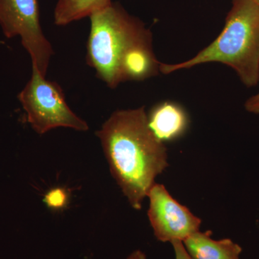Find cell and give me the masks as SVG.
I'll return each mask as SVG.
<instances>
[{
    "mask_svg": "<svg viewBox=\"0 0 259 259\" xmlns=\"http://www.w3.org/2000/svg\"><path fill=\"white\" fill-rule=\"evenodd\" d=\"M111 4V0H59L54 10V23L64 26Z\"/></svg>",
    "mask_w": 259,
    "mask_h": 259,
    "instance_id": "obj_9",
    "label": "cell"
},
{
    "mask_svg": "<svg viewBox=\"0 0 259 259\" xmlns=\"http://www.w3.org/2000/svg\"><path fill=\"white\" fill-rule=\"evenodd\" d=\"M0 26L7 38L20 37L32 66L47 76L54 50L42 30L37 0H0Z\"/></svg>",
    "mask_w": 259,
    "mask_h": 259,
    "instance_id": "obj_5",
    "label": "cell"
},
{
    "mask_svg": "<svg viewBox=\"0 0 259 259\" xmlns=\"http://www.w3.org/2000/svg\"><path fill=\"white\" fill-rule=\"evenodd\" d=\"M87 63L97 77L110 88L122 82V70L130 54L142 46L152 44V34L144 24L112 3L90 17Z\"/></svg>",
    "mask_w": 259,
    "mask_h": 259,
    "instance_id": "obj_3",
    "label": "cell"
},
{
    "mask_svg": "<svg viewBox=\"0 0 259 259\" xmlns=\"http://www.w3.org/2000/svg\"><path fill=\"white\" fill-rule=\"evenodd\" d=\"M244 106L247 111L259 115V93L248 98L245 102Z\"/></svg>",
    "mask_w": 259,
    "mask_h": 259,
    "instance_id": "obj_12",
    "label": "cell"
},
{
    "mask_svg": "<svg viewBox=\"0 0 259 259\" xmlns=\"http://www.w3.org/2000/svg\"><path fill=\"white\" fill-rule=\"evenodd\" d=\"M127 259H146V255L141 250H136L133 252Z\"/></svg>",
    "mask_w": 259,
    "mask_h": 259,
    "instance_id": "obj_13",
    "label": "cell"
},
{
    "mask_svg": "<svg viewBox=\"0 0 259 259\" xmlns=\"http://www.w3.org/2000/svg\"><path fill=\"white\" fill-rule=\"evenodd\" d=\"M212 231H200L183 241L192 259H240L241 247L229 238L214 240Z\"/></svg>",
    "mask_w": 259,
    "mask_h": 259,
    "instance_id": "obj_8",
    "label": "cell"
},
{
    "mask_svg": "<svg viewBox=\"0 0 259 259\" xmlns=\"http://www.w3.org/2000/svg\"><path fill=\"white\" fill-rule=\"evenodd\" d=\"M171 243L173 245L174 250H175L176 259H192L186 250L183 242L175 241H172Z\"/></svg>",
    "mask_w": 259,
    "mask_h": 259,
    "instance_id": "obj_11",
    "label": "cell"
},
{
    "mask_svg": "<svg viewBox=\"0 0 259 259\" xmlns=\"http://www.w3.org/2000/svg\"><path fill=\"white\" fill-rule=\"evenodd\" d=\"M252 1L254 2V3H256V4L259 6V0H252Z\"/></svg>",
    "mask_w": 259,
    "mask_h": 259,
    "instance_id": "obj_14",
    "label": "cell"
},
{
    "mask_svg": "<svg viewBox=\"0 0 259 259\" xmlns=\"http://www.w3.org/2000/svg\"><path fill=\"white\" fill-rule=\"evenodd\" d=\"M96 135L112 177L139 210L156 177L168 166L167 148L150 128L145 107L116 110Z\"/></svg>",
    "mask_w": 259,
    "mask_h": 259,
    "instance_id": "obj_1",
    "label": "cell"
},
{
    "mask_svg": "<svg viewBox=\"0 0 259 259\" xmlns=\"http://www.w3.org/2000/svg\"><path fill=\"white\" fill-rule=\"evenodd\" d=\"M147 116L150 128L163 144L183 137L190 127V116L177 102L158 103L151 108Z\"/></svg>",
    "mask_w": 259,
    "mask_h": 259,
    "instance_id": "obj_7",
    "label": "cell"
},
{
    "mask_svg": "<svg viewBox=\"0 0 259 259\" xmlns=\"http://www.w3.org/2000/svg\"><path fill=\"white\" fill-rule=\"evenodd\" d=\"M18 98L26 112L29 124L37 134H47L57 127L82 132L89 130L88 122L67 105L60 85L46 79L36 66H32L31 78Z\"/></svg>",
    "mask_w": 259,
    "mask_h": 259,
    "instance_id": "obj_4",
    "label": "cell"
},
{
    "mask_svg": "<svg viewBox=\"0 0 259 259\" xmlns=\"http://www.w3.org/2000/svg\"><path fill=\"white\" fill-rule=\"evenodd\" d=\"M221 63L236 71L247 88L259 81V6L252 0H233L226 25L217 38L192 59L179 64H160L169 74L206 63Z\"/></svg>",
    "mask_w": 259,
    "mask_h": 259,
    "instance_id": "obj_2",
    "label": "cell"
},
{
    "mask_svg": "<svg viewBox=\"0 0 259 259\" xmlns=\"http://www.w3.org/2000/svg\"><path fill=\"white\" fill-rule=\"evenodd\" d=\"M69 191L62 187H56L44 195V202L53 210H60L69 203Z\"/></svg>",
    "mask_w": 259,
    "mask_h": 259,
    "instance_id": "obj_10",
    "label": "cell"
},
{
    "mask_svg": "<svg viewBox=\"0 0 259 259\" xmlns=\"http://www.w3.org/2000/svg\"><path fill=\"white\" fill-rule=\"evenodd\" d=\"M147 197L148 217L158 241L183 242L199 231L200 218L174 198L163 185L155 183Z\"/></svg>",
    "mask_w": 259,
    "mask_h": 259,
    "instance_id": "obj_6",
    "label": "cell"
}]
</instances>
